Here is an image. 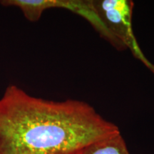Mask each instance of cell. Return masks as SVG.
Returning a JSON list of instances; mask_svg holds the SVG:
<instances>
[{
  "mask_svg": "<svg viewBox=\"0 0 154 154\" xmlns=\"http://www.w3.org/2000/svg\"><path fill=\"white\" fill-rule=\"evenodd\" d=\"M118 132L84 101L40 99L15 85L0 98V154H76Z\"/></svg>",
  "mask_w": 154,
  "mask_h": 154,
  "instance_id": "1",
  "label": "cell"
},
{
  "mask_svg": "<svg viewBox=\"0 0 154 154\" xmlns=\"http://www.w3.org/2000/svg\"><path fill=\"white\" fill-rule=\"evenodd\" d=\"M92 8L116 47H128L154 74V65L140 49L132 26L134 2L129 0H91Z\"/></svg>",
  "mask_w": 154,
  "mask_h": 154,
  "instance_id": "2",
  "label": "cell"
},
{
  "mask_svg": "<svg viewBox=\"0 0 154 154\" xmlns=\"http://www.w3.org/2000/svg\"><path fill=\"white\" fill-rule=\"evenodd\" d=\"M4 6L19 7L24 17L30 22H36L46 9L51 8L66 9L68 0H4Z\"/></svg>",
  "mask_w": 154,
  "mask_h": 154,
  "instance_id": "3",
  "label": "cell"
},
{
  "mask_svg": "<svg viewBox=\"0 0 154 154\" xmlns=\"http://www.w3.org/2000/svg\"><path fill=\"white\" fill-rule=\"evenodd\" d=\"M76 154H131L121 132L88 144Z\"/></svg>",
  "mask_w": 154,
  "mask_h": 154,
  "instance_id": "4",
  "label": "cell"
}]
</instances>
